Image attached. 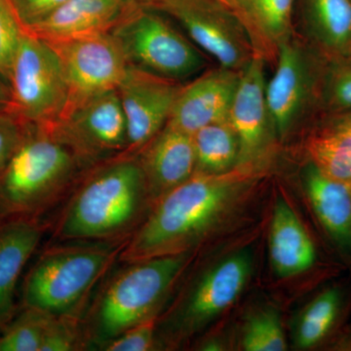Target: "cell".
Instances as JSON below:
<instances>
[{"label": "cell", "mask_w": 351, "mask_h": 351, "mask_svg": "<svg viewBox=\"0 0 351 351\" xmlns=\"http://www.w3.org/2000/svg\"><path fill=\"white\" fill-rule=\"evenodd\" d=\"M240 75L221 68L182 86L167 124L193 135L203 127L228 119Z\"/></svg>", "instance_id": "13"}, {"label": "cell", "mask_w": 351, "mask_h": 351, "mask_svg": "<svg viewBox=\"0 0 351 351\" xmlns=\"http://www.w3.org/2000/svg\"><path fill=\"white\" fill-rule=\"evenodd\" d=\"M263 64V55L254 53L242 69L230 107L228 119L239 141L237 165H245L258 156L267 135L269 117L265 100L267 83Z\"/></svg>", "instance_id": "16"}, {"label": "cell", "mask_w": 351, "mask_h": 351, "mask_svg": "<svg viewBox=\"0 0 351 351\" xmlns=\"http://www.w3.org/2000/svg\"><path fill=\"white\" fill-rule=\"evenodd\" d=\"M339 58L328 75L325 86L327 107L339 113L351 110V61Z\"/></svg>", "instance_id": "31"}, {"label": "cell", "mask_w": 351, "mask_h": 351, "mask_svg": "<svg viewBox=\"0 0 351 351\" xmlns=\"http://www.w3.org/2000/svg\"><path fill=\"white\" fill-rule=\"evenodd\" d=\"M49 44L61 60L68 84L63 117L100 95L117 90L126 75L128 62L110 34Z\"/></svg>", "instance_id": "10"}, {"label": "cell", "mask_w": 351, "mask_h": 351, "mask_svg": "<svg viewBox=\"0 0 351 351\" xmlns=\"http://www.w3.org/2000/svg\"><path fill=\"white\" fill-rule=\"evenodd\" d=\"M307 152L323 174L351 186V123L336 120L318 132L307 145Z\"/></svg>", "instance_id": "23"}, {"label": "cell", "mask_w": 351, "mask_h": 351, "mask_svg": "<svg viewBox=\"0 0 351 351\" xmlns=\"http://www.w3.org/2000/svg\"><path fill=\"white\" fill-rule=\"evenodd\" d=\"M307 193L314 212L335 241L351 250V186L323 174L314 165L307 170Z\"/></svg>", "instance_id": "20"}, {"label": "cell", "mask_w": 351, "mask_h": 351, "mask_svg": "<svg viewBox=\"0 0 351 351\" xmlns=\"http://www.w3.org/2000/svg\"><path fill=\"white\" fill-rule=\"evenodd\" d=\"M276 73L265 86L269 121L279 136L287 133L302 110L307 91L306 64L301 50L288 40L277 50Z\"/></svg>", "instance_id": "18"}, {"label": "cell", "mask_w": 351, "mask_h": 351, "mask_svg": "<svg viewBox=\"0 0 351 351\" xmlns=\"http://www.w3.org/2000/svg\"><path fill=\"white\" fill-rule=\"evenodd\" d=\"M9 110L25 123L51 126L66 112L69 89L56 51L43 39L23 34L14 59Z\"/></svg>", "instance_id": "6"}, {"label": "cell", "mask_w": 351, "mask_h": 351, "mask_svg": "<svg viewBox=\"0 0 351 351\" xmlns=\"http://www.w3.org/2000/svg\"><path fill=\"white\" fill-rule=\"evenodd\" d=\"M311 34L328 54L351 55V0H306Z\"/></svg>", "instance_id": "21"}, {"label": "cell", "mask_w": 351, "mask_h": 351, "mask_svg": "<svg viewBox=\"0 0 351 351\" xmlns=\"http://www.w3.org/2000/svg\"><path fill=\"white\" fill-rule=\"evenodd\" d=\"M193 138L195 172L223 174L239 163V141L230 119L203 127Z\"/></svg>", "instance_id": "24"}, {"label": "cell", "mask_w": 351, "mask_h": 351, "mask_svg": "<svg viewBox=\"0 0 351 351\" xmlns=\"http://www.w3.org/2000/svg\"><path fill=\"white\" fill-rule=\"evenodd\" d=\"M338 119L346 120V121L350 122L351 123V110L350 112H343L339 114Z\"/></svg>", "instance_id": "36"}, {"label": "cell", "mask_w": 351, "mask_h": 351, "mask_svg": "<svg viewBox=\"0 0 351 351\" xmlns=\"http://www.w3.org/2000/svg\"><path fill=\"white\" fill-rule=\"evenodd\" d=\"M244 173L195 172L156 201L129 239L119 262L189 252L225 213L243 184Z\"/></svg>", "instance_id": "2"}, {"label": "cell", "mask_w": 351, "mask_h": 351, "mask_svg": "<svg viewBox=\"0 0 351 351\" xmlns=\"http://www.w3.org/2000/svg\"><path fill=\"white\" fill-rule=\"evenodd\" d=\"M89 168L49 129L27 123L20 144L0 171V221L45 219Z\"/></svg>", "instance_id": "3"}, {"label": "cell", "mask_w": 351, "mask_h": 351, "mask_svg": "<svg viewBox=\"0 0 351 351\" xmlns=\"http://www.w3.org/2000/svg\"><path fill=\"white\" fill-rule=\"evenodd\" d=\"M11 91L8 84L0 77V108H10Z\"/></svg>", "instance_id": "34"}, {"label": "cell", "mask_w": 351, "mask_h": 351, "mask_svg": "<svg viewBox=\"0 0 351 351\" xmlns=\"http://www.w3.org/2000/svg\"><path fill=\"white\" fill-rule=\"evenodd\" d=\"M213 1L217 2L219 5L223 7L226 10L230 11V12L237 16V8H239V0H213Z\"/></svg>", "instance_id": "35"}, {"label": "cell", "mask_w": 351, "mask_h": 351, "mask_svg": "<svg viewBox=\"0 0 351 351\" xmlns=\"http://www.w3.org/2000/svg\"><path fill=\"white\" fill-rule=\"evenodd\" d=\"M145 5L174 17L191 40L216 59L221 68L243 69L255 53L239 18L213 0H152Z\"/></svg>", "instance_id": "9"}, {"label": "cell", "mask_w": 351, "mask_h": 351, "mask_svg": "<svg viewBox=\"0 0 351 351\" xmlns=\"http://www.w3.org/2000/svg\"><path fill=\"white\" fill-rule=\"evenodd\" d=\"M191 261L189 252L124 263L97 289L82 317L88 350H100L152 316Z\"/></svg>", "instance_id": "5"}, {"label": "cell", "mask_w": 351, "mask_h": 351, "mask_svg": "<svg viewBox=\"0 0 351 351\" xmlns=\"http://www.w3.org/2000/svg\"><path fill=\"white\" fill-rule=\"evenodd\" d=\"M250 269V258L240 253L205 274L166 321L168 339L184 341L232 306L243 290Z\"/></svg>", "instance_id": "11"}, {"label": "cell", "mask_w": 351, "mask_h": 351, "mask_svg": "<svg viewBox=\"0 0 351 351\" xmlns=\"http://www.w3.org/2000/svg\"><path fill=\"white\" fill-rule=\"evenodd\" d=\"M158 315L129 328L101 346L103 351H149L156 348Z\"/></svg>", "instance_id": "30"}, {"label": "cell", "mask_w": 351, "mask_h": 351, "mask_svg": "<svg viewBox=\"0 0 351 351\" xmlns=\"http://www.w3.org/2000/svg\"><path fill=\"white\" fill-rule=\"evenodd\" d=\"M52 314L19 307L15 316L0 329V351H40Z\"/></svg>", "instance_id": "25"}, {"label": "cell", "mask_w": 351, "mask_h": 351, "mask_svg": "<svg viewBox=\"0 0 351 351\" xmlns=\"http://www.w3.org/2000/svg\"><path fill=\"white\" fill-rule=\"evenodd\" d=\"M110 34L134 68L175 82L204 68V60L195 46L141 2Z\"/></svg>", "instance_id": "7"}, {"label": "cell", "mask_w": 351, "mask_h": 351, "mask_svg": "<svg viewBox=\"0 0 351 351\" xmlns=\"http://www.w3.org/2000/svg\"><path fill=\"white\" fill-rule=\"evenodd\" d=\"M88 350L82 318L53 315L40 351Z\"/></svg>", "instance_id": "28"}, {"label": "cell", "mask_w": 351, "mask_h": 351, "mask_svg": "<svg viewBox=\"0 0 351 351\" xmlns=\"http://www.w3.org/2000/svg\"><path fill=\"white\" fill-rule=\"evenodd\" d=\"M24 31L38 24L66 0H7Z\"/></svg>", "instance_id": "33"}, {"label": "cell", "mask_w": 351, "mask_h": 351, "mask_svg": "<svg viewBox=\"0 0 351 351\" xmlns=\"http://www.w3.org/2000/svg\"><path fill=\"white\" fill-rule=\"evenodd\" d=\"M341 297L336 289H328L306 307L298 329V345L309 348L326 337L338 316Z\"/></svg>", "instance_id": "26"}, {"label": "cell", "mask_w": 351, "mask_h": 351, "mask_svg": "<svg viewBox=\"0 0 351 351\" xmlns=\"http://www.w3.org/2000/svg\"><path fill=\"white\" fill-rule=\"evenodd\" d=\"M350 57H351V55H350Z\"/></svg>", "instance_id": "39"}, {"label": "cell", "mask_w": 351, "mask_h": 351, "mask_svg": "<svg viewBox=\"0 0 351 351\" xmlns=\"http://www.w3.org/2000/svg\"><path fill=\"white\" fill-rule=\"evenodd\" d=\"M46 128L89 167L128 151L125 115L117 90L86 101Z\"/></svg>", "instance_id": "8"}, {"label": "cell", "mask_w": 351, "mask_h": 351, "mask_svg": "<svg viewBox=\"0 0 351 351\" xmlns=\"http://www.w3.org/2000/svg\"><path fill=\"white\" fill-rule=\"evenodd\" d=\"M269 255L281 277H291L311 269L315 263L313 242L297 215L285 200L277 202L269 234Z\"/></svg>", "instance_id": "19"}, {"label": "cell", "mask_w": 351, "mask_h": 351, "mask_svg": "<svg viewBox=\"0 0 351 351\" xmlns=\"http://www.w3.org/2000/svg\"><path fill=\"white\" fill-rule=\"evenodd\" d=\"M294 0H243L237 18L252 43L276 48L288 40L292 27Z\"/></svg>", "instance_id": "22"}, {"label": "cell", "mask_w": 351, "mask_h": 351, "mask_svg": "<svg viewBox=\"0 0 351 351\" xmlns=\"http://www.w3.org/2000/svg\"><path fill=\"white\" fill-rule=\"evenodd\" d=\"M138 0H66L38 24L25 29L46 43L110 34Z\"/></svg>", "instance_id": "14"}, {"label": "cell", "mask_w": 351, "mask_h": 351, "mask_svg": "<svg viewBox=\"0 0 351 351\" xmlns=\"http://www.w3.org/2000/svg\"><path fill=\"white\" fill-rule=\"evenodd\" d=\"M181 88L175 80L128 66L117 88L128 131V154H137L162 130Z\"/></svg>", "instance_id": "12"}, {"label": "cell", "mask_w": 351, "mask_h": 351, "mask_svg": "<svg viewBox=\"0 0 351 351\" xmlns=\"http://www.w3.org/2000/svg\"><path fill=\"white\" fill-rule=\"evenodd\" d=\"M138 1H140L141 3H143V4H147V3H149V2L152 1V0H138Z\"/></svg>", "instance_id": "37"}, {"label": "cell", "mask_w": 351, "mask_h": 351, "mask_svg": "<svg viewBox=\"0 0 351 351\" xmlns=\"http://www.w3.org/2000/svg\"><path fill=\"white\" fill-rule=\"evenodd\" d=\"M50 219L17 218L0 221V329L17 313L15 294L23 269L38 250Z\"/></svg>", "instance_id": "17"}, {"label": "cell", "mask_w": 351, "mask_h": 351, "mask_svg": "<svg viewBox=\"0 0 351 351\" xmlns=\"http://www.w3.org/2000/svg\"><path fill=\"white\" fill-rule=\"evenodd\" d=\"M154 204L196 171L193 135L166 124L137 152Z\"/></svg>", "instance_id": "15"}, {"label": "cell", "mask_w": 351, "mask_h": 351, "mask_svg": "<svg viewBox=\"0 0 351 351\" xmlns=\"http://www.w3.org/2000/svg\"><path fill=\"white\" fill-rule=\"evenodd\" d=\"M128 241L49 242L25 274L19 307L82 318Z\"/></svg>", "instance_id": "4"}, {"label": "cell", "mask_w": 351, "mask_h": 351, "mask_svg": "<svg viewBox=\"0 0 351 351\" xmlns=\"http://www.w3.org/2000/svg\"><path fill=\"white\" fill-rule=\"evenodd\" d=\"M154 206L137 154L124 152L85 171L50 219V242L130 239Z\"/></svg>", "instance_id": "1"}, {"label": "cell", "mask_w": 351, "mask_h": 351, "mask_svg": "<svg viewBox=\"0 0 351 351\" xmlns=\"http://www.w3.org/2000/svg\"><path fill=\"white\" fill-rule=\"evenodd\" d=\"M242 346L247 351H284L287 350L280 321L274 313H258L245 328Z\"/></svg>", "instance_id": "27"}, {"label": "cell", "mask_w": 351, "mask_h": 351, "mask_svg": "<svg viewBox=\"0 0 351 351\" xmlns=\"http://www.w3.org/2000/svg\"><path fill=\"white\" fill-rule=\"evenodd\" d=\"M242 1H243V0H239V5H240V4H241ZM239 8H237V12H239Z\"/></svg>", "instance_id": "38"}, {"label": "cell", "mask_w": 351, "mask_h": 351, "mask_svg": "<svg viewBox=\"0 0 351 351\" xmlns=\"http://www.w3.org/2000/svg\"><path fill=\"white\" fill-rule=\"evenodd\" d=\"M25 126L27 123L10 110L0 108V171L20 144Z\"/></svg>", "instance_id": "32"}, {"label": "cell", "mask_w": 351, "mask_h": 351, "mask_svg": "<svg viewBox=\"0 0 351 351\" xmlns=\"http://www.w3.org/2000/svg\"><path fill=\"white\" fill-rule=\"evenodd\" d=\"M24 29L7 0H0V77L8 84Z\"/></svg>", "instance_id": "29"}]
</instances>
